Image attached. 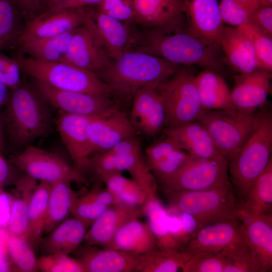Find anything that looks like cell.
<instances>
[{
    "label": "cell",
    "mask_w": 272,
    "mask_h": 272,
    "mask_svg": "<svg viewBox=\"0 0 272 272\" xmlns=\"http://www.w3.org/2000/svg\"><path fill=\"white\" fill-rule=\"evenodd\" d=\"M191 157L166 136L149 146L145 152L148 166L159 183L174 175Z\"/></svg>",
    "instance_id": "26"
},
{
    "label": "cell",
    "mask_w": 272,
    "mask_h": 272,
    "mask_svg": "<svg viewBox=\"0 0 272 272\" xmlns=\"http://www.w3.org/2000/svg\"><path fill=\"white\" fill-rule=\"evenodd\" d=\"M166 195L169 208L190 215L202 226L237 218L239 202L231 182L208 189Z\"/></svg>",
    "instance_id": "6"
},
{
    "label": "cell",
    "mask_w": 272,
    "mask_h": 272,
    "mask_svg": "<svg viewBox=\"0 0 272 272\" xmlns=\"http://www.w3.org/2000/svg\"><path fill=\"white\" fill-rule=\"evenodd\" d=\"M219 45L225 62L237 74L260 69L251 40L239 28L224 25Z\"/></svg>",
    "instance_id": "24"
},
{
    "label": "cell",
    "mask_w": 272,
    "mask_h": 272,
    "mask_svg": "<svg viewBox=\"0 0 272 272\" xmlns=\"http://www.w3.org/2000/svg\"><path fill=\"white\" fill-rule=\"evenodd\" d=\"M114 204V197L107 189L95 187L80 198H76L71 214L89 228L109 207Z\"/></svg>",
    "instance_id": "37"
},
{
    "label": "cell",
    "mask_w": 272,
    "mask_h": 272,
    "mask_svg": "<svg viewBox=\"0 0 272 272\" xmlns=\"http://www.w3.org/2000/svg\"><path fill=\"white\" fill-rule=\"evenodd\" d=\"M109 150L117 156L120 173L127 171L150 197L157 194V181L146 161L141 142L135 136L121 141Z\"/></svg>",
    "instance_id": "20"
},
{
    "label": "cell",
    "mask_w": 272,
    "mask_h": 272,
    "mask_svg": "<svg viewBox=\"0 0 272 272\" xmlns=\"http://www.w3.org/2000/svg\"><path fill=\"white\" fill-rule=\"evenodd\" d=\"M271 72L259 69L234 76L232 101L239 110L254 111L263 106L271 92Z\"/></svg>",
    "instance_id": "18"
},
{
    "label": "cell",
    "mask_w": 272,
    "mask_h": 272,
    "mask_svg": "<svg viewBox=\"0 0 272 272\" xmlns=\"http://www.w3.org/2000/svg\"><path fill=\"white\" fill-rule=\"evenodd\" d=\"M21 16L26 22L39 14L36 0H12Z\"/></svg>",
    "instance_id": "52"
},
{
    "label": "cell",
    "mask_w": 272,
    "mask_h": 272,
    "mask_svg": "<svg viewBox=\"0 0 272 272\" xmlns=\"http://www.w3.org/2000/svg\"><path fill=\"white\" fill-rule=\"evenodd\" d=\"M100 180L114 196L116 204L142 208L150 197L140 185L132 179L123 176L121 173L107 175Z\"/></svg>",
    "instance_id": "40"
},
{
    "label": "cell",
    "mask_w": 272,
    "mask_h": 272,
    "mask_svg": "<svg viewBox=\"0 0 272 272\" xmlns=\"http://www.w3.org/2000/svg\"><path fill=\"white\" fill-rule=\"evenodd\" d=\"M37 184L36 179L25 173L17 180L7 227L11 234L26 237L29 204Z\"/></svg>",
    "instance_id": "33"
},
{
    "label": "cell",
    "mask_w": 272,
    "mask_h": 272,
    "mask_svg": "<svg viewBox=\"0 0 272 272\" xmlns=\"http://www.w3.org/2000/svg\"><path fill=\"white\" fill-rule=\"evenodd\" d=\"M14 162L24 173L50 184L65 179L80 180L82 177L79 171L60 156L32 145L22 149Z\"/></svg>",
    "instance_id": "10"
},
{
    "label": "cell",
    "mask_w": 272,
    "mask_h": 272,
    "mask_svg": "<svg viewBox=\"0 0 272 272\" xmlns=\"http://www.w3.org/2000/svg\"><path fill=\"white\" fill-rule=\"evenodd\" d=\"M90 246L85 249L78 259L85 272L137 271L140 255L112 248Z\"/></svg>",
    "instance_id": "27"
},
{
    "label": "cell",
    "mask_w": 272,
    "mask_h": 272,
    "mask_svg": "<svg viewBox=\"0 0 272 272\" xmlns=\"http://www.w3.org/2000/svg\"><path fill=\"white\" fill-rule=\"evenodd\" d=\"M22 70L16 58H11L0 51V82L12 90L23 83L21 79Z\"/></svg>",
    "instance_id": "49"
},
{
    "label": "cell",
    "mask_w": 272,
    "mask_h": 272,
    "mask_svg": "<svg viewBox=\"0 0 272 272\" xmlns=\"http://www.w3.org/2000/svg\"><path fill=\"white\" fill-rule=\"evenodd\" d=\"M147 223L154 235L158 248L181 250L170 234L167 225L168 209L157 195L150 197L142 207Z\"/></svg>",
    "instance_id": "36"
},
{
    "label": "cell",
    "mask_w": 272,
    "mask_h": 272,
    "mask_svg": "<svg viewBox=\"0 0 272 272\" xmlns=\"http://www.w3.org/2000/svg\"><path fill=\"white\" fill-rule=\"evenodd\" d=\"M8 235L7 229L0 228V272L17 271L8 252Z\"/></svg>",
    "instance_id": "51"
},
{
    "label": "cell",
    "mask_w": 272,
    "mask_h": 272,
    "mask_svg": "<svg viewBox=\"0 0 272 272\" xmlns=\"http://www.w3.org/2000/svg\"><path fill=\"white\" fill-rule=\"evenodd\" d=\"M250 23L269 36H272V7L263 5L258 8L250 17Z\"/></svg>",
    "instance_id": "50"
},
{
    "label": "cell",
    "mask_w": 272,
    "mask_h": 272,
    "mask_svg": "<svg viewBox=\"0 0 272 272\" xmlns=\"http://www.w3.org/2000/svg\"><path fill=\"white\" fill-rule=\"evenodd\" d=\"M190 29L206 41L220 46L224 24L218 0H182Z\"/></svg>",
    "instance_id": "23"
},
{
    "label": "cell",
    "mask_w": 272,
    "mask_h": 272,
    "mask_svg": "<svg viewBox=\"0 0 272 272\" xmlns=\"http://www.w3.org/2000/svg\"><path fill=\"white\" fill-rule=\"evenodd\" d=\"M219 11L224 24L238 28L249 23L251 14L236 0H221Z\"/></svg>",
    "instance_id": "48"
},
{
    "label": "cell",
    "mask_w": 272,
    "mask_h": 272,
    "mask_svg": "<svg viewBox=\"0 0 272 272\" xmlns=\"http://www.w3.org/2000/svg\"><path fill=\"white\" fill-rule=\"evenodd\" d=\"M22 72L34 80L56 89L112 95L109 87L93 72L64 60L45 61L21 54L16 57Z\"/></svg>",
    "instance_id": "5"
},
{
    "label": "cell",
    "mask_w": 272,
    "mask_h": 272,
    "mask_svg": "<svg viewBox=\"0 0 272 272\" xmlns=\"http://www.w3.org/2000/svg\"><path fill=\"white\" fill-rule=\"evenodd\" d=\"M226 264L222 251L194 253L183 266V272H223Z\"/></svg>",
    "instance_id": "45"
},
{
    "label": "cell",
    "mask_w": 272,
    "mask_h": 272,
    "mask_svg": "<svg viewBox=\"0 0 272 272\" xmlns=\"http://www.w3.org/2000/svg\"><path fill=\"white\" fill-rule=\"evenodd\" d=\"M245 238L257 255L260 272L272 270V214L252 215L238 208Z\"/></svg>",
    "instance_id": "21"
},
{
    "label": "cell",
    "mask_w": 272,
    "mask_h": 272,
    "mask_svg": "<svg viewBox=\"0 0 272 272\" xmlns=\"http://www.w3.org/2000/svg\"><path fill=\"white\" fill-rule=\"evenodd\" d=\"M62 1V0H44L43 3V12L50 10Z\"/></svg>",
    "instance_id": "58"
},
{
    "label": "cell",
    "mask_w": 272,
    "mask_h": 272,
    "mask_svg": "<svg viewBox=\"0 0 272 272\" xmlns=\"http://www.w3.org/2000/svg\"><path fill=\"white\" fill-rule=\"evenodd\" d=\"M194 253L185 250L156 248L140 255L137 271L176 272L182 268Z\"/></svg>",
    "instance_id": "39"
},
{
    "label": "cell",
    "mask_w": 272,
    "mask_h": 272,
    "mask_svg": "<svg viewBox=\"0 0 272 272\" xmlns=\"http://www.w3.org/2000/svg\"><path fill=\"white\" fill-rule=\"evenodd\" d=\"M94 8L41 13L26 22L17 42L26 39L55 36L72 31L85 24Z\"/></svg>",
    "instance_id": "13"
},
{
    "label": "cell",
    "mask_w": 272,
    "mask_h": 272,
    "mask_svg": "<svg viewBox=\"0 0 272 272\" xmlns=\"http://www.w3.org/2000/svg\"><path fill=\"white\" fill-rule=\"evenodd\" d=\"M135 26L140 29L158 27L185 14L182 0H133Z\"/></svg>",
    "instance_id": "28"
},
{
    "label": "cell",
    "mask_w": 272,
    "mask_h": 272,
    "mask_svg": "<svg viewBox=\"0 0 272 272\" xmlns=\"http://www.w3.org/2000/svg\"><path fill=\"white\" fill-rule=\"evenodd\" d=\"M44 1V0H36L39 14L43 12Z\"/></svg>",
    "instance_id": "59"
},
{
    "label": "cell",
    "mask_w": 272,
    "mask_h": 272,
    "mask_svg": "<svg viewBox=\"0 0 272 272\" xmlns=\"http://www.w3.org/2000/svg\"><path fill=\"white\" fill-rule=\"evenodd\" d=\"M230 182L228 161L191 157L174 175L159 184L166 194L208 189Z\"/></svg>",
    "instance_id": "9"
},
{
    "label": "cell",
    "mask_w": 272,
    "mask_h": 272,
    "mask_svg": "<svg viewBox=\"0 0 272 272\" xmlns=\"http://www.w3.org/2000/svg\"><path fill=\"white\" fill-rule=\"evenodd\" d=\"M265 3L268 5H272V0H264Z\"/></svg>",
    "instance_id": "61"
},
{
    "label": "cell",
    "mask_w": 272,
    "mask_h": 272,
    "mask_svg": "<svg viewBox=\"0 0 272 272\" xmlns=\"http://www.w3.org/2000/svg\"><path fill=\"white\" fill-rule=\"evenodd\" d=\"M37 261L38 270L43 272H85L80 261L69 255L46 254Z\"/></svg>",
    "instance_id": "46"
},
{
    "label": "cell",
    "mask_w": 272,
    "mask_h": 272,
    "mask_svg": "<svg viewBox=\"0 0 272 272\" xmlns=\"http://www.w3.org/2000/svg\"><path fill=\"white\" fill-rule=\"evenodd\" d=\"M12 0H0V51L16 44L22 31Z\"/></svg>",
    "instance_id": "43"
},
{
    "label": "cell",
    "mask_w": 272,
    "mask_h": 272,
    "mask_svg": "<svg viewBox=\"0 0 272 272\" xmlns=\"http://www.w3.org/2000/svg\"><path fill=\"white\" fill-rule=\"evenodd\" d=\"M165 136L173 141L191 157L228 161L216 146L208 130L197 120L167 128Z\"/></svg>",
    "instance_id": "22"
},
{
    "label": "cell",
    "mask_w": 272,
    "mask_h": 272,
    "mask_svg": "<svg viewBox=\"0 0 272 272\" xmlns=\"http://www.w3.org/2000/svg\"><path fill=\"white\" fill-rule=\"evenodd\" d=\"M33 83V87L46 102L61 113L98 116L117 105L108 95L60 90L36 80Z\"/></svg>",
    "instance_id": "11"
},
{
    "label": "cell",
    "mask_w": 272,
    "mask_h": 272,
    "mask_svg": "<svg viewBox=\"0 0 272 272\" xmlns=\"http://www.w3.org/2000/svg\"><path fill=\"white\" fill-rule=\"evenodd\" d=\"M149 84L134 96L129 120L136 132L153 137L166 125L164 105L158 90V84Z\"/></svg>",
    "instance_id": "14"
},
{
    "label": "cell",
    "mask_w": 272,
    "mask_h": 272,
    "mask_svg": "<svg viewBox=\"0 0 272 272\" xmlns=\"http://www.w3.org/2000/svg\"><path fill=\"white\" fill-rule=\"evenodd\" d=\"M9 256L17 271H38V259L33 247L25 237L17 236L8 231L7 240Z\"/></svg>",
    "instance_id": "42"
},
{
    "label": "cell",
    "mask_w": 272,
    "mask_h": 272,
    "mask_svg": "<svg viewBox=\"0 0 272 272\" xmlns=\"http://www.w3.org/2000/svg\"><path fill=\"white\" fill-rule=\"evenodd\" d=\"M272 115L263 111L260 121L237 155L228 162L230 181L238 201L271 160Z\"/></svg>",
    "instance_id": "4"
},
{
    "label": "cell",
    "mask_w": 272,
    "mask_h": 272,
    "mask_svg": "<svg viewBox=\"0 0 272 272\" xmlns=\"http://www.w3.org/2000/svg\"><path fill=\"white\" fill-rule=\"evenodd\" d=\"M13 196L6 192L0 191V228L7 229L9 224Z\"/></svg>",
    "instance_id": "54"
},
{
    "label": "cell",
    "mask_w": 272,
    "mask_h": 272,
    "mask_svg": "<svg viewBox=\"0 0 272 272\" xmlns=\"http://www.w3.org/2000/svg\"><path fill=\"white\" fill-rule=\"evenodd\" d=\"M221 251L226 260L223 272H260L258 258L245 236Z\"/></svg>",
    "instance_id": "41"
},
{
    "label": "cell",
    "mask_w": 272,
    "mask_h": 272,
    "mask_svg": "<svg viewBox=\"0 0 272 272\" xmlns=\"http://www.w3.org/2000/svg\"><path fill=\"white\" fill-rule=\"evenodd\" d=\"M244 238L238 218L217 222L201 227L189 241L184 250L195 253L218 252Z\"/></svg>",
    "instance_id": "19"
},
{
    "label": "cell",
    "mask_w": 272,
    "mask_h": 272,
    "mask_svg": "<svg viewBox=\"0 0 272 272\" xmlns=\"http://www.w3.org/2000/svg\"><path fill=\"white\" fill-rule=\"evenodd\" d=\"M74 30L53 37L22 40L16 44L29 57L45 61H61L68 49Z\"/></svg>",
    "instance_id": "35"
},
{
    "label": "cell",
    "mask_w": 272,
    "mask_h": 272,
    "mask_svg": "<svg viewBox=\"0 0 272 272\" xmlns=\"http://www.w3.org/2000/svg\"><path fill=\"white\" fill-rule=\"evenodd\" d=\"M263 111L203 110L197 121L208 130L216 146L230 162L259 123Z\"/></svg>",
    "instance_id": "7"
},
{
    "label": "cell",
    "mask_w": 272,
    "mask_h": 272,
    "mask_svg": "<svg viewBox=\"0 0 272 272\" xmlns=\"http://www.w3.org/2000/svg\"><path fill=\"white\" fill-rule=\"evenodd\" d=\"M135 255H142L158 248L155 238L147 223L131 220L116 232L106 247Z\"/></svg>",
    "instance_id": "29"
},
{
    "label": "cell",
    "mask_w": 272,
    "mask_h": 272,
    "mask_svg": "<svg viewBox=\"0 0 272 272\" xmlns=\"http://www.w3.org/2000/svg\"><path fill=\"white\" fill-rule=\"evenodd\" d=\"M103 0H62L47 11H57L66 9L97 7Z\"/></svg>",
    "instance_id": "53"
},
{
    "label": "cell",
    "mask_w": 272,
    "mask_h": 272,
    "mask_svg": "<svg viewBox=\"0 0 272 272\" xmlns=\"http://www.w3.org/2000/svg\"><path fill=\"white\" fill-rule=\"evenodd\" d=\"M168 128L187 124L197 120L203 110L196 88L195 75L182 67L158 84Z\"/></svg>",
    "instance_id": "8"
},
{
    "label": "cell",
    "mask_w": 272,
    "mask_h": 272,
    "mask_svg": "<svg viewBox=\"0 0 272 272\" xmlns=\"http://www.w3.org/2000/svg\"><path fill=\"white\" fill-rule=\"evenodd\" d=\"M96 117L61 112L57 120L61 140L78 171L79 169L87 168L88 160L93 154L88 127Z\"/></svg>",
    "instance_id": "16"
},
{
    "label": "cell",
    "mask_w": 272,
    "mask_h": 272,
    "mask_svg": "<svg viewBox=\"0 0 272 272\" xmlns=\"http://www.w3.org/2000/svg\"><path fill=\"white\" fill-rule=\"evenodd\" d=\"M88 227L80 220L73 217L65 219L39 243L46 254L69 255L84 241Z\"/></svg>",
    "instance_id": "30"
},
{
    "label": "cell",
    "mask_w": 272,
    "mask_h": 272,
    "mask_svg": "<svg viewBox=\"0 0 272 272\" xmlns=\"http://www.w3.org/2000/svg\"><path fill=\"white\" fill-rule=\"evenodd\" d=\"M3 135H2V127L0 123V149H2V146H3Z\"/></svg>",
    "instance_id": "60"
},
{
    "label": "cell",
    "mask_w": 272,
    "mask_h": 272,
    "mask_svg": "<svg viewBox=\"0 0 272 272\" xmlns=\"http://www.w3.org/2000/svg\"><path fill=\"white\" fill-rule=\"evenodd\" d=\"M85 23L92 29L111 59L133 51L135 48L139 34L136 26L110 17L96 7Z\"/></svg>",
    "instance_id": "12"
},
{
    "label": "cell",
    "mask_w": 272,
    "mask_h": 272,
    "mask_svg": "<svg viewBox=\"0 0 272 272\" xmlns=\"http://www.w3.org/2000/svg\"><path fill=\"white\" fill-rule=\"evenodd\" d=\"M111 59L92 29L85 23L74 30L62 60L96 74Z\"/></svg>",
    "instance_id": "17"
},
{
    "label": "cell",
    "mask_w": 272,
    "mask_h": 272,
    "mask_svg": "<svg viewBox=\"0 0 272 272\" xmlns=\"http://www.w3.org/2000/svg\"><path fill=\"white\" fill-rule=\"evenodd\" d=\"M251 40L260 69L271 72L272 38L257 27L247 23L238 27Z\"/></svg>",
    "instance_id": "44"
},
{
    "label": "cell",
    "mask_w": 272,
    "mask_h": 272,
    "mask_svg": "<svg viewBox=\"0 0 272 272\" xmlns=\"http://www.w3.org/2000/svg\"><path fill=\"white\" fill-rule=\"evenodd\" d=\"M48 104L35 89L22 83L11 90L5 105L4 119L11 145L23 149L51 129Z\"/></svg>",
    "instance_id": "3"
},
{
    "label": "cell",
    "mask_w": 272,
    "mask_h": 272,
    "mask_svg": "<svg viewBox=\"0 0 272 272\" xmlns=\"http://www.w3.org/2000/svg\"><path fill=\"white\" fill-rule=\"evenodd\" d=\"M182 66L147 53H123L95 74L111 90L112 95L133 98L143 87L167 79Z\"/></svg>",
    "instance_id": "2"
},
{
    "label": "cell",
    "mask_w": 272,
    "mask_h": 272,
    "mask_svg": "<svg viewBox=\"0 0 272 272\" xmlns=\"http://www.w3.org/2000/svg\"><path fill=\"white\" fill-rule=\"evenodd\" d=\"M142 216V208L113 205L91 225L84 241L88 246L106 247L123 224Z\"/></svg>",
    "instance_id": "25"
},
{
    "label": "cell",
    "mask_w": 272,
    "mask_h": 272,
    "mask_svg": "<svg viewBox=\"0 0 272 272\" xmlns=\"http://www.w3.org/2000/svg\"><path fill=\"white\" fill-rule=\"evenodd\" d=\"M133 51L147 53L179 65H197L222 75L225 59L219 45L210 43L190 28L185 14L166 25L139 29Z\"/></svg>",
    "instance_id": "1"
},
{
    "label": "cell",
    "mask_w": 272,
    "mask_h": 272,
    "mask_svg": "<svg viewBox=\"0 0 272 272\" xmlns=\"http://www.w3.org/2000/svg\"><path fill=\"white\" fill-rule=\"evenodd\" d=\"M9 89L0 82V108L5 106L10 94Z\"/></svg>",
    "instance_id": "57"
},
{
    "label": "cell",
    "mask_w": 272,
    "mask_h": 272,
    "mask_svg": "<svg viewBox=\"0 0 272 272\" xmlns=\"http://www.w3.org/2000/svg\"><path fill=\"white\" fill-rule=\"evenodd\" d=\"M9 172V167L5 160L0 155V186L6 180Z\"/></svg>",
    "instance_id": "56"
},
{
    "label": "cell",
    "mask_w": 272,
    "mask_h": 272,
    "mask_svg": "<svg viewBox=\"0 0 272 272\" xmlns=\"http://www.w3.org/2000/svg\"><path fill=\"white\" fill-rule=\"evenodd\" d=\"M238 202V208L249 214L271 213L272 160Z\"/></svg>",
    "instance_id": "34"
},
{
    "label": "cell",
    "mask_w": 272,
    "mask_h": 272,
    "mask_svg": "<svg viewBox=\"0 0 272 272\" xmlns=\"http://www.w3.org/2000/svg\"><path fill=\"white\" fill-rule=\"evenodd\" d=\"M71 179L51 184L46 209L43 234H47L67 219L77 197Z\"/></svg>",
    "instance_id": "32"
},
{
    "label": "cell",
    "mask_w": 272,
    "mask_h": 272,
    "mask_svg": "<svg viewBox=\"0 0 272 272\" xmlns=\"http://www.w3.org/2000/svg\"><path fill=\"white\" fill-rule=\"evenodd\" d=\"M96 8L110 17L135 26L133 0H103Z\"/></svg>",
    "instance_id": "47"
},
{
    "label": "cell",
    "mask_w": 272,
    "mask_h": 272,
    "mask_svg": "<svg viewBox=\"0 0 272 272\" xmlns=\"http://www.w3.org/2000/svg\"><path fill=\"white\" fill-rule=\"evenodd\" d=\"M243 5L251 14L258 8L267 5L264 0H236Z\"/></svg>",
    "instance_id": "55"
},
{
    "label": "cell",
    "mask_w": 272,
    "mask_h": 272,
    "mask_svg": "<svg viewBox=\"0 0 272 272\" xmlns=\"http://www.w3.org/2000/svg\"><path fill=\"white\" fill-rule=\"evenodd\" d=\"M50 188V184L40 181L30 199L26 237L33 247L38 246L42 238Z\"/></svg>",
    "instance_id": "38"
},
{
    "label": "cell",
    "mask_w": 272,
    "mask_h": 272,
    "mask_svg": "<svg viewBox=\"0 0 272 272\" xmlns=\"http://www.w3.org/2000/svg\"><path fill=\"white\" fill-rule=\"evenodd\" d=\"M195 81L203 110L237 109L232 101L231 90L221 75L204 69L195 76Z\"/></svg>",
    "instance_id": "31"
},
{
    "label": "cell",
    "mask_w": 272,
    "mask_h": 272,
    "mask_svg": "<svg viewBox=\"0 0 272 272\" xmlns=\"http://www.w3.org/2000/svg\"><path fill=\"white\" fill-rule=\"evenodd\" d=\"M88 133L93 154L108 150L137 133L129 117L118 105L92 120L88 126Z\"/></svg>",
    "instance_id": "15"
}]
</instances>
